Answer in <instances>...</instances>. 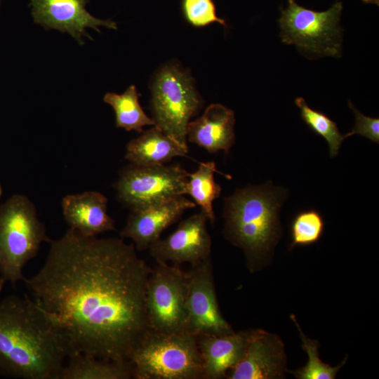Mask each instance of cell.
Instances as JSON below:
<instances>
[{
	"instance_id": "obj_1",
	"label": "cell",
	"mask_w": 379,
	"mask_h": 379,
	"mask_svg": "<svg viewBox=\"0 0 379 379\" xmlns=\"http://www.w3.org/2000/svg\"><path fill=\"white\" fill-rule=\"evenodd\" d=\"M48 242L43 266L23 282L60 324L69 356L129 363L152 331L146 307L152 267L119 238L85 237L69 227Z\"/></svg>"
},
{
	"instance_id": "obj_2",
	"label": "cell",
	"mask_w": 379,
	"mask_h": 379,
	"mask_svg": "<svg viewBox=\"0 0 379 379\" xmlns=\"http://www.w3.org/2000/svg\"><path fill=\"white\" fill-rule=\"evenodd\" d=\"M71 354L56 319L27 294L0 301V375L61 379Z\"/></svg>"
},
{
	"instance_id": "obj_3",
	"label": "cell",
	"mask_w": 379,
	"mask_h": 379,
	"mask_svg": "<svg viewBox=\"0 0 379 379\" xmlns=\"http://www.w3.org/2000/svg\"><path fill=\"white\" fill-rule=\"evenodd\" d=\"M284 197L279 189L266 183L248 185L224 199V237L244 251L251 270L277 237Z\"/></svg>"
},
{
	"instance_id": "obj_4",
	"label": "cell",
	"mask_w": 379,
	"mask_h": 379,
	"mask_svg": "<svg viewBox=\"0 0 379 379\" xmlns=\"http://www.w3.org/2000/svg\"><path fill=\"white\" fill-rule=\"evenodd\" d=\"M45 225L34 204L25 195L15 194L0 206V274L15 286L23 281V270L49 241Z\"/></svg>"
},
{
	"instance_id": "obj_5",
	"label": "cell",
	"mask_w": 379,
	"mask_h": 379,
	"mask_svg": "<svg viewBox=\"0 0 379 379\" xmlns=\"http://www.w3.org/2000/svg\"><path fill=\"white\" fill-rule=\"evenodd\" d=\"M135 379H204L197 337L151 331L132 353Z\"/></svg>"
},
{
	"instance_id": "obj_6",
	"label": "cell",
	"mask_w": 379,
	"mask_h": 379,
	"mask_svg": "<svg viewBox=\"0 0 379 379\" xmlns=\"http://www.w3.org/2000/svg\"><path fill=\"white\" fill-rule=\"evenodd\" d=\"M151 90L154 126L188 148L187 124L203 105L192 77L177 65H167L157 72Z\"/></svg>"
},
{
	"instance_id": "obj_7",
	"label": "cell",
	"mask_w": 379,
	"mask_h": 379,
	"mask_svg": "<svg viewBox=\"0 0 379 379\" xmlns=\"http://www.w3.org/2000/svg\"><path fill=\"white\" fill-rule=\"evenodd\" d=\"M343 4L336 1L326 11H315L288 0L279 20L281 41L311 54L339 57L342 35L339 25Z\"/></svg>"
},
{
	"instance_id": "obj_8",
	"label": "cell",
	"mask_w": 379,
	"mask_h": 379,
	"mask_svg": "<svg viewBox=\"0 0 379 379\" xmlns=\"http://www.w3.org/2000/svg\"><path fill=\"white\" fill-rule=\"evenodd\" d=\"M187 277L180 265L157 262L147 284L146 307L152 331L186 332Z\"/></svg>"
},
{
	"instance_id": "obj_9",
	"label": "cell",
	"mask_w": 379,
	"mask_h": 379,
	"mask_svg": "<svg viewBox=\"0 0 379 379\" xmlns=\"http://www.w3.org/2000/svg\"><path fill=\"white\" fill-rule=\"evenodd\" d=\"M189 173L180 164L123 168L114 187L118 200L131 211L187 194Z\"/></svg>"
},
{
	"instance_id": "obj_10",
	"label": "cell",
	"mask_w": 379,
	"mask_h": 379,
	"mask_svg": "<svg viewBox=\"0 0 379 379\" xmlns=\"http://www.w3.org/2000/svg\"><path fill=\"white\" fill-rule=\"evenodd\" d=\"M187 277L186 332L197 337L232 332L219 310L211 258L191 266Z\"/></svg>"
},
{
	"instance_id": "obj_11",
	"label": "cell",
	"mask_w": 379,
	"mask_h": 379,
	"mask_svg": "<svg viewBox=\"0 0 379 379\" xmlns=\"http://www.w3.org/2000/svg\"><path fill=\"white\" fill-rule=\"evenodd\" d=\"M206 215L201 211L181 221L165 239H159L148 248L156 262L180 265H197L211 258V237Z\"/></svg>"
},
{
	"instance_id": "obj_12",
	"label": "cell",
	"mask_w": 379,
	"mask_h": 379,
	"mask_svg": "<svg viewBox=\"0 0 379 379\" xmlns=\"http://www.w3.org/2000/svg\"><path fill=\"white\" fill-rule=\"evenodd\" d=\"M34 22L46 29H55L70 34L80 44L84 36L92 39L86 32L92 28L100 32V27L117 29L112 20H101L86 8L87 0H29Z\"/></svg>"
},
{
	"instance_id": "obj_13",
	"label": "cell",
	"mask_w": 379,
	"mask_h": 379,
	"mask_svg": "<svg viewBox=\"0 0 379 379\" xmlns=\"http://www.w3.org/2000/svg\"><path fill=\"white\" fill-rule=\"evenodd\" d=\"M285 354L281 340L265 331H248L242 357L227 373L228 379L278 378L285 371Z\"/></svg>"
},
{
	"instance_id": "obj_14",
	"label": "cell",
	"mask_w": 379,
	"mask_h": 379,
	"mask_svg": "<svg viewBox=\"0 0 379 379\" xmlns=\"http://www.w3.org/2000/svg\"><path fill=\"white\" fill-rule=\"evenodd\" d=\"M196 206L182 195L131 211L120 237L131 239L138 251L147 249L159 239L166 227L176 222L186 210Z\"/></svg>"
},
{
	"instance_id": "obj_15",
	"label": "cell",
	"mask_w": 379,
	"mask_h": 379,
	"mask_svg": "<svg viewBox=\"0 0 379 379\" xmlns=\"http://www.w3.org/2000/svg\"><path fill=\"white\" fill-rule=\"evenodd\" d=\"M107 210V197L96 191L68 194L62 200L63 217L69 227L85 237L115 230V222Z\"/></svg>"
},
{
	"instance_id": "obj_16",
	"label": "cell",
	"mask_w": 379,
	"mask_h": 379,
	"mask_svg": "<svg viewBox=\"0 0 379 379\" xmlns=\"http://www.w3.org/2000/svg\"><path fill=\"white\" fill-rule=\"evenodd\" d=\"M234 112L221 104H211L203 114L187 126V140L210 153L226 154L234 143Z\"/></svg>"
},
{
	"instance_id": "obj_17",
	"label": "cell",
	"mask_w": 379,
	"mask_h": 379,
	"mask_svg": "<svg viewBox=\"0 0 379 379\" xmlns=\"http://www.w3.org/2000/svg\"><path fill=\"white\" fill-rule=\"evenodd\" d=\"M248 331L232 332L221 335L197 337L202 360L204 379L226 378L227 372L243 355Z\"/></svg>"
},
{
	"instance_id": "obj_18",
	"label": "cell",
	"mask_w": 379,
	"mask_h": 379,
	"mask_svg": "<svg viewBox=\"0 0 379 379\" xmlns=\"http://www.w3.org/2000/svg\"><path fill=\"white\" fill-rule=\"evenodd\" d=\"M188 148L182 146L154 126L128 142L125 158L139 166L163 165L175 157H187Z\"/></svg>"
},
{
	"instance_id": "obj_19",
	"label": "cell",
	"mask_w": 379,
	"mask_h": 379,
	"mask_svg": "<svg viewBox=\"0 0 379 379\" xmlns=\"http://www.w3.org/2000/svg\"><path fill=\"white\" fill-rule=\"evenodd\" d=\"M61 379H130L133 370L129 363L102 359L77 352L68 357Z\"/></svg>"
},
{
	"instance_id": "obj_20",
	"label": "cell",
	"mask_w": 379,
	"mask_h": 379,
	"mask_svg": "<svg viewBox=\"0 0 379 379\" xmlns=\"http://www.w3.org/2000/svg\"><path fill=\"white\" fill-rule=\"evenodd\" d=\"M220 173L228 179L230 175L219 172L215 162H201L197 171L192 173H189L187 194H190L195 204L201 208V211L206 215L211 223L215 220L213 207V201L218 198L221 194L220 185L215 182L214 173Z\"/></svg>"
},
{
	"instance_id": "obj_21",
	"label": "cell",
	"mask_w": 379,
	"mask_h": 379,
	"mask_svg": "<svg viewBox=\"0 0 379 379\" xmlns=\"http://www.w3.org/2000/svg\"><path fill=\"white\" fill-rule=\"evenodd\" d=\"M139 96L133 85L130 86L122 94L107 93L105 95L103 100L112 107L117 128L142 133L143 126L154 125V120L141 107Z\"/></svg>"
},
{
	"instance_id": "obj_22",
	"label": "cell",
	"mask_w": 379,
	"mask_h": 379,
	"mask_svg": "<svg viewBox=\"0 0 379 379\" xmlns=\"http://www.w3.org/2000/svg\"><path fill=\"white\" fill-rule=\"evenodd\" d=\"M295 104L300 109V115L304 122L316 134L324 138L329 147L331 157L338 154L343 141L345 139L338 130L337 124L323 112L312 109L304 98L299 97Z\"/></svg>"
},
{
	"instance_id": "obj_23",
	"label": "cell",
	"mask_w": 379,
	"mask_h": 379,
	"mask_svg": "<svg viewBox=\"0 0 379 379\" xmlns=\"http://www.w3.org/2000/svg\"><path fill=\"white\" fill-rule=\"evenodd\" d=\"M296 327L298 328L302 340V349L305 350L308 355V361L306 365L293 373L298 379H333L335 378L338 370L346 361L345 358L343 363L338 366H331L323 363L319 357L317 341L307 338L301 331L299 324L293 314L291 316Z\"/></svg>"
},
{
	"instance_id": "obj_24",
	"label": "cell",
	"mask_w": 379,
	"mask_h": 379,
	"mask_svg": "<svg viewBox=\"0 0 379 379\" xmlns=\"http://www.w3.org/2000/svg\"><path fill=\"white\" fill-rule=\"evenodd\" d=\"M324 229V222L318 211L306 210L299 212L293 218L291 225V247L317 242L321 238Z\"/></svg>"
},
{
	"instance_id": "obj_25",
	"label": "cell",
	"mask_w": 379,
	"mask_h": 379,
	"mask_svg": "<svg viewBox=\"0 0 379 379\" xmlns=\"http://www.w3.org/2000/svg\"><path fill=\"white\" fill-rule=\"evenodd\" d=\"M180 6L185 20L194 27H204L214 22L227 27L225 20L218 17L213 0H181Z\"/></svg>"
},
{
	"instance_id": "obj_26",
	"label": "cell",
	"mask_w": 379,
	"mask_h": 379,
	"mask_svg": "<svg viewBox=\"0 0 379 379\" xmlns=\"http://www.w3.org/2000/svg\"><path fill=\"white\" fill-rule=\"evenodd\" d=\"M349 106L355 116V124L352 130L344 135L347 138L354 134L364 136L371 141L379 143V119L366 117L358 111L349 100Z\"/></svg>"
},
{
	"instance_id": "obj_27",
	"label": "cell",
	"mask_w": 379,
	"mask_h": 379,
	"mask_svg": "<svg viewBox=\"0 0 379 379\" xmlns=\"http://www.w3.org/2000/svg\"><path fill=\"white\" fill-rule=\"evenodd\" d=\"M5 282H6L5 280L3 279V277L0 274V293L4 288Z\"/></svg>"
},
{
	"instance_id": "obj_28",
	"label": "cell",
	"mask_w": 379,
	"mask_h": 379,
	"mask_svg": "<svg viewBox=\"0 0 379 379\" xmlns=\"http://www.w3.org/2000/svg\"><path fill=\"white\" fill-rule=\"evenodd\" d=\"M2 192H3L2 187H1V184H0V199H1V197Z\"/></svg>"
},
{
	"instance_id": "obj_29",
	"label": "cell",
	"mask_w": 379,
	"mask_h": 379,
	"mask_svg": "<svg viewBox=\"0 0 379 379\" xmlns=\"http://www.w3.org/2000/svg\"><path fill=\"white\" fill-rule=\"evenodd\" d=\"M1 2H2V0H0V6H1Z\"/></svg>"
}]
</instances>
